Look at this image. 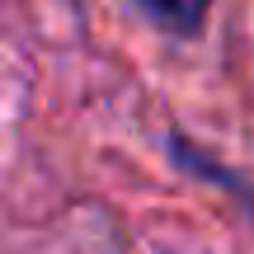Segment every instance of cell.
<instances>
[{
    "instance_id": "cell-1",
    "label": "cell",
    "mask_w": 254,
    "mask_h": 254,
    "mask_svg": "<svg viewBox=\"0 0 254 254\" xmlns=\"http://www.w3.org/2000/svg\"><path fill=\"white\" fill-rule=\"evenodd\" d=\"M136 9L170 38H198L202 24H207L212 0H136Z\"/></svg>"
}]
</instances>
